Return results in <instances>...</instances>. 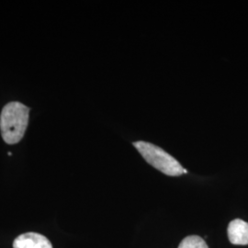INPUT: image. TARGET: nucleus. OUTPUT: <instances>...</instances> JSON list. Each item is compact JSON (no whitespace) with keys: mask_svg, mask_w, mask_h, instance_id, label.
<instances>
[{"mask_svg":"<svg viewBox=\"0 0 248 248\" xmlns=\"http://www.w3.org/2000/svg\"><path fill=\"white\" fill-rule=\"evenodd\" d=\"M13 248H53V246L43 234L26 232L14 240Z\"/></svg>","mask_w":248,"mask_h":248,"instance_id":"obj_3","label":"nucleus"},{"mask_svg":"<svg viewBox=\"0 0 248 248\" xmlns=\"http://www.w3.org/2000/svg\"><path fill=\"white\" fill-rule=\"evenodd\" d=\"M30 108L14 101L3 108L0 115V131L3 140L8 144H15L23 138L29 124Z\"/></svg>","mask_w":248,"mask_h":248,"instance_id":"obj_1","label":"nucleus"},{"mask_svg":"<svg viewBox=\"0 0 248 248\" xmlns=\"http://www.w3.org/2000/svg\"><path fill=\"white\" fill-rule=\"evenodd\" d=\"M228 237L232 245H248V222L235 219L229 223Z\"/></svg>","mask_w":248,"mask_h":248,"instance_id":"obj_4","label":"nucleus"},{"mask_svg":"<svg viewBox=\"0 0 248 248\" xmlns=\"http://www.w3.org/2000/svg\"><path fill=\"white\" fill-rule=\"evenodd\" d=\"M133 145L148 164L163 174L170 177H178L184 174V169L180 163L158 146L142 141L133 142Z\"/></svg>","mask_w":248,"mask_h":248,"instance_id":"obj_2","label":"nucleus"},{"mask_svg":"<svg viewBox=\"0 0 248 248\" xmlns=\"http://www.w3.org/2000/svg\"><path fill=\"white\" fill-rule=\"evenodd\" d=\"M178 248H209L202 237L190 235L182 240Z\"/></svg>","mask_w":248,"mask_h":248,"instance_id":"obj_5","label":"nucleus"}]
</instances>
